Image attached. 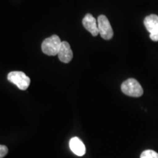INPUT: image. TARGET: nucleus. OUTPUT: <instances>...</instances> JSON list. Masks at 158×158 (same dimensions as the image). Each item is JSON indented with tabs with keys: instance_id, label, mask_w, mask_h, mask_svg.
Wrapping results in <instances>:
<instances>
[{
	"instance_id": "5",
	"label": "nucleus",
	"mask_w": 158,
	"mask_h": 158,
	"mask_svg": "<svg viewBox=\"0 0 158 158\" xmlns=\"http://www.w3.org/2000/svg\"><path fill=\"white\" fill-rule=\"evenodd\" d=\"M144 26L149 32V37L152 40L158 41V15L152 14L144 19Z\"/></svg>"
},
{
	"instance_id": "4",
	"label": "nucleus",
	"mask_w": 158,
	"mask_h": 158,
	"mask_svg": "<svg viewBox=\"0 0 158 158\" xmlns=\"http://www.w3.org/2000/svg\"><path fill=\"white\" fill-rule=\"evenodd\" d=\"M98 27L99 34L104 40H110L114 36V31L108 18L101 15L98 19Z\"/></svg>"
},
{
	"instance_id": "2",
	"label": "nucleus",
	"mask_w": 158,
	"mask_h": 158,
	"mask_svg": "<svg viewBox=\"0 0 158 158\" xmlns=\"http://www.w3.org/2000/svg\"><path fill=\"white\" fill-rule=\"evenodd\" d=\"M121 89L124 94L130 97L138 98L143 93V90L141 84L134 78H129L122 83Z\"/></svg>"
},
{
	"instance_id": "9",
	"label": "nucleus",
	"mask_w": 158,
	"mask_h": 158,
	"mask_svg": "<svg viewBox=\"0 0 158 158\" xmlns=\"http://www.w3.org/2000/svg\"><path fill=\"white\" fill-rule=\"evenodd\" d=\"M140 158H158V153L151 149L145 150L141 153Z\"/></svg>"
},
{
	"instance_id": "8",
	"label": "nucleus",
	"mask_w": 158,
	"mask_h": 158,
	"mask_svg": "<svg viewBox=\"0 0 158 158\" xmlns=\"http://www.w3.org/2000/svg\"><path fill=\"white\" fill-rule=\"evenodd\" d=\"M70 148L75 155L79 157L84 156L86 153V147L81 140L78 137H73L70 140Z\"/></svg>"
},
{
	"instance_id": "10",
	"label": "nucleus",
	"mask_w": 158,
	"mask_h": 158,
	"mask_svg": "<svg viewBox=\"0 0 158 158\" xmlns=\"http://www.w3.org/2000/svg\"><path fill=\"white\" fill-rule=\"evenodd\" d=\"M8 152V149L5 145H0V158H3Z\"/></svg>"
},
{
	"instance_id": "6",
	"label": "nucleus",
	"mask_w": 158,
	"mask_h": 158,
	"mask_svg": "<svg viewBox=\"0 0 158 158\" xmlns=\"http://www.w3.org/2000/svg\"><path fill=\"white\" fill-rule=\"evenodd\" d=\"M57 55H58L59 60L63 63H69L72 60L73 54L70 45L68 42L62 41L60 49H59V53Z\"/></svg>"
},
{
	"instance_id": "1",
	"label": "nucleus",
	"mask_w": 158,
	"mask_h": 158,
	"mask_svg": "<svg viewBox=\"0 0 158 158\" xmlns=\"http://www.w3.org/2000/svg\"><path fill=\"white\" fill-rule=\"evenodd\" d=\"M62 41L56 35L45 39L41 45L43 52L48 56H56L60 49Z\"/></svg>"
},
{
	"instance_id": "7",
	"label": "nucleus",
	"mask_w": 158,
	"mask_h": 158,
	"mask_svg": "<svg viewBox=\"0 0 158 158\" xmlns=\"http://www.w3.org/2000/svg\"><path fill=\"white\" fill-rule=\"evenodd\" d=\"M83 26L86 30L89 31L92 36H97L99 34L98 21L91 14H86L82 21Z\"/></svg>"
},
{
	"instance_id": "3",
	"label": "nucleus",
	"mask_w": 158,
	"mask_h": 158,
	"mask_svg": "<svg viewBox=\"0 0 158 158\" xmlns=\"http://www.w3.org/2000/svg\"><path fill=\"white\" fill-rule=\"evenodd\" d=\"M7 80L16 85L21 90H26L30 84V78L24 73L21 71H13L7 75Z\"/></svg>"
}]
</instances>
